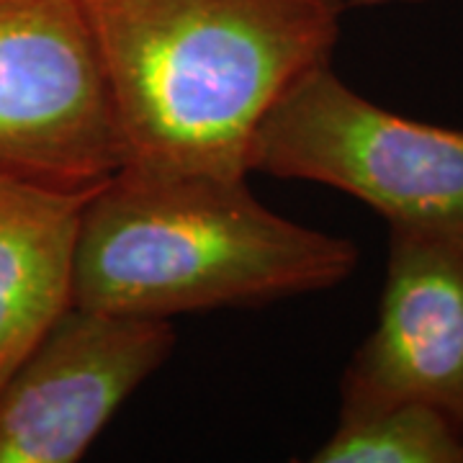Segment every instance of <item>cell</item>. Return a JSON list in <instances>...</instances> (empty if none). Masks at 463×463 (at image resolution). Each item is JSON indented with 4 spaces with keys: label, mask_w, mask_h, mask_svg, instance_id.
Here are the masks:
<instances>
[{
    "label": "cell",
    "mask_w": 463,
    "mask_h": 463,
    "mask_svg": "<svg viewBox=\"0 0 463 463\" xmlns=\"http://www.w3.org/2000/svg\"><path fill=\"white\" fill-rule=\"evenodd\" d=\"M422 402L463 432V230L389 227L379 317L340 381V414Z\"/></svg>",
    "instance_id": "6"
},
{
    "label": "cell",
    "mask_w": 463,
    "mask_h": 463,
    "mask_svg": "<svg viewBox=\"0 0 463 463\" xmlns=\"http://www.w3.org/2000/svg\"><path fill=\"white\" fill-rule=\"evenodd\" d=\"M248 165L343 191L389 227L463 230V129L381 109L332 62L304 72L268 111Z\"/></svg>",
    "instance_id": "3"
},
{
    "label": "cell",
    "mask_w": 463,
    "mask_h": 463,
    "mask_svg": "<svg viewBox=\"0 0 463 463\" xmlns=\"http://www.w3.org/2000/svg\"><path fill=\"white\" fill-rule=\"evenodd\" d=\"M121 160L83 0H0V167L78 191L109 181Z\"/></svg>",
    "instance_id": "4"
},
{
    "label": "cell",
    "mask_w": 463,
    "mask_h": 463,
    "mask_svg": "<svg viewBox=\"0 0 463 463\" xmlns=\"http://www.w3.org/2000/svg\"><path fill=\"white\" fill-rule=\"evenodd\" d=\"M83 11L121 167L248 178L260 121L330 62L347 0H83Z\"/></svg>",
    "instance_id": "1"
},
{
    "label": "cell",
    "mask_w": 463,
    "mask_h": 463,
    "mask_svg": "<svg viewBox=\"0 0 463 463\" xmlns=\"http://www.w3.org/2000/svg\"><path fill=\"white\" fill-rule=\"evenodd\" d=\"M96 188H54L0 167V386L72 304L80 219Z\"/></svg>",
    "instance_id": "7"
},
{
    "label": "cell",
    "mask_w": 463,
    "mask_h": 463,
    "mask_svg": "<svg viewBox=\"0 0 463 463\" xmlns=\"http://www.w3.org/2000/svg\"><path fill=\"white\" fill-rule=\"evenodd\" d=\"M315 463H463V432L422 402H392L337 414Z\"/></svg>",
    "instance_id": "8"
},
{
    "label": "cell",
    "mask_w": 463,
    "mask_h": 463,
    "mask_svg": "<svg viewBox=\"0 0 463 463\" xmlns=\"http://www.w3.org/2000/svg\"><path fill=\"white\" fill-rule=\"evenodd\" d=\"M175 347L170 319L70 304L0 386V463H75Z\"/></svg>",
    "instance_id": "5"
},
{
    "label": "cell",
    "mask_w": 463,
    "mask_h": 463,
    "mask_svg": "<svg viewBox=\"0 0 463 463\" xmlns=\"http://www.w3.org/2000/svg\"><path fill=\"white\" fill-rule=\"evenodd\" d=\"M432 0H347V8L353 5H422Z\"/></svg>",
    "instance_id": "9"
},
{
    "label": "cell",
    "mask_w": 463,
    "mask_h": 463,
    "mask_svg": "<svg viewBox=\"0 0 463 463\" xmlns=\"http://www.w3.org/2000/svg\"><path fill=\"white\" fill-rule=\"evenodd\" d=\"M358 248L268 209L248 178L116 170L80 219L72 304L170 319L330 291Z\"/></svg>",
    "instance_id": "2"
}]
</instances>
